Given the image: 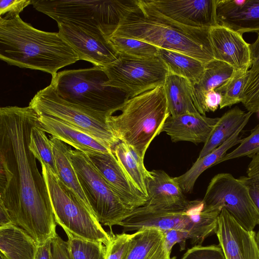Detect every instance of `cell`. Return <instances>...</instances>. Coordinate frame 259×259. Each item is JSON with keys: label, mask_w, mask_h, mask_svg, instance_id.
<instances>
[{"label": "cell", "mask_w": 259, "mask_h": 259, "mask_svg": "<svg viewBox=\"0 0 259 259\" xmlns=\"http://www.w3.org/2000/svg\"><path fill=\"white\" fill-rule=\"evenodd\" d=\"M202 203V200L189 201L187 206L180 210H167L144 205L134 209L120 224L124 233L144 229L162 232L179 230L188 232L192 230L194 214Z\"/></svg>", "instance_id": "4fadbf2b"}, {"label": "cell", "mask_w": 259, "mask_h": 259, "mask_svg": "<svg viewBox=\"0 0 259 259\" xmlns=\"http://www.w3.org/2000/svg\"><path fill=\"white\" fill-rule=\"evenodd\" d=\"M28 147L40 164L49 167L57 176L51 140L46 136V132L41 127L39 122L31 130Z\"/></svg>", "instance_id": "1f68e13d"}, {"label": "cell", "mask_w": 259, "mask_h": 259, "mask_svg": "<svg viewBox=\"0 0 259 259\" xmlns=\"http://www.w3.org/2000/svg\"><path fill=\"white\" fill-rule=\"evenodd\" d=\"M219 119L200 113L169 115L161 132L168 135L173 142L187 141L195 144L205 143Z\"/></svg>", "instance_id": "d6986e66"}, {"label": "cell", "mask_w": 259, "mask_h": 259, "mask_svg": "<svg viewBox=\"0 0 259 259\" xmlns=\"http://www.w3.org/2000/svg\"><path fill=\"white\" fill-rule=\"evenodd\" d=\"M239 178L247 187L259 218V154L251 158L246 176Z\"/></svg>", "instance_id": "74e56055"}, {"label": "cell", "mask_w": 259, "mask_h": 259, "mask_svg": "<svg viewBox=\"0 0 259 259\" xmlns=\"http://www.w3.org/2000/svg\"><path fill=\"white\" fill-rule=\"evenodd\" d=\"M59 33L75 51L79 60L105 67L115 61L118 54L102 34L70 23H58Z\"/></svg>", "instance_id": "5bb4252c"}, {"label": "cell", "mask_w": 259, "mask_h": 259, "mask_svg": "<svg viewBox=\"0 0 259 259\" xmlns=\"http://www.w3.org/2000/svg\"><path fill=\"white\" fill-rule=\"evenodd\" d=\"M88 155L104 179L127 207L134 209L146 204L147 197L130 181L113 151Z\"/></svg>", "instance_id": "e0dca14e"}, {"label": "cell", "mask_w": 259, "mask_h": 259, "mask_svg": "<svg viewBox=\"0 0 259 259\" xmlns=\"http://www.w3.org/2000/svg\"><path fill=\"white\" fill-rule=\"evenodd\" d=\"M218 24L242 34L259 32V0H217Z\"/></svg>", "instance_id": "ffe728a7"}, {"label": "cell", "mask_w": 259, "mask_h": 259, "mask_svg": "<svg viewBox=\"0 0 259 259\" xmlns=\"http://www.w3.org/2000/svg\"><path fill=\"white\" fill-rule=\"evenodd\" d=\"M72 164L96 218L103 225H119L133 209L127 207L101 175L88 155L70 150Z\"/></svg>", "instance_id": "9c48e42d"}, {"label": "cell", "mask_w": 259, "mask_h": 259, "mask_svg": "<svg viewBox=\"0 0 259 259\" xmlns=\"http://www.w3.org/2000/svg\"><path fill=\"white\" fill-rule=\"evenodd\" d=\"M38 245L31 235L19 226L0 227L2 259H34Z\"/></svg>", "instance_id": "7402d4cb"}, {"label": "cell", "mask_w": 259, "mask_h": 259, "mask_svg": "<svg viewBox=\"0 0 259 259\" xmlns=\"http://www.w3.org/2000/svg\"><path fill=\"white\" fill-rule=\"evenodd\" d=\"M125 259H165L163 233L154 229L136 232Z\"/></svg>", "instance_id": "f546056e"}, {"label": "cell", "mask_w": 259, "mask_h": 259, "mask_svg": "<svg viewBox=\"0 0 259 259\" xmlns=\"http://www.w3.org/2000/svg\"><path fill=\"white\" fill-rule=\"evenodd\" d=\"M52 241L39 245L34 259H53Z\"/></svg>", "instance_id": "f6af8a7d"}, {"label": "cell", "mask_w": 259, "mask_h": 259, "mask_svg": "<svg viewBox=\"0 0 259 259\" xmlns=\"http://www.w3.org/2000/svg\"><path fill=\"white\" fill-rule=\"evenodd\" d=\"M255 233L243 228L226 209H222L215 234L226 259H259Z\"/></svg>", "instance_id": "9a60e30c"}, {"label": "cell", "mask_w": 259, "mask_h": 259, "mask_svg": "<svg viewBox=\"0 0 259 259\" xmlns=\"http://www.w3.org/2000/svg\"><path fill=\"white\" fill-rule=\"evenodd\" d=\"M164 234V247L165 259H176V257H170L173 246L177 243L180 245L181 251L185 249L186 241L189 239V233L179 230H169L162 232Z\"/></svg>", "instance_id": "ab89813d"}, {"label": "cell", "mask_w": 259, "mask_h": 259, "mask_svg": "<svg viewBox=\"0 0 259 259\" xmlns=\"http://www.w3.org/2000/svg\"><path fill=\"white\" fill-rule=\"evenodd\" d=\"M181 259H226L219 245H195L188 249Z\"/></svg>", "instance_id": "f35d334b"}, {"label": "cell", "mask_w": 259, "mask_h": 259, "mask_svg": "<svg viewBox=\"0 0 259 259\" xmlns=\"http://www.w3.org/2000/svg\"><path fill=\"white\" fill-rule=\"evenodd\" d=\"M31 4V0H1L0 17L6 14L5 17L19 15L24 9Z\"/></svg>", "instance_id": "60d3db41"}, {"label": "cell", "mask_w": 259, "mask_h": 259, "mask_svg": "<svg viewBox=\"0 0 259 259\" xmlns=\"http://www.w3.org/2000/svg\"><path fill=\"white\" fill-rule=\"evenodd\" d=\"M210 29L179 26L145 13L138 4L121 20L111 36L141 40L159 48L190 56L205 64L214 60Z\"/></svg>", "instance_id": "3957f363"}, {"label": "cell", "mask_w": 259, "mask_h": 259, "mask_svg": "<svg viewBox=\"0 0 259 259\" xmlns=\"http://www.w3.org/2000/svg\"><path fill=\"white\" fill-rule=\"evenodd\" d=\"M107 40L118 55L143 59L158 57L159 48L146 41L117 36Z\"/></svg>", "instance_id": "4dcf8cb0"}, {"label": "cell", "mask_w": 259, "mask_h": 259, "mask_svg": "<svg viewBox=\"0 0 259 259\" xmlns=\"http://www.w3.org/2000/svg\"><path fill=\"white\" fill-rule=\"evenodd\" d=\"M29 106L38 115L54 117L71 124L112 150L120 142L107 123L108 114L92 111L64 100L59 96L51 83L35 95Z\"/></svg>", "instance_id": "ba28073f"}, {"label": "cell", "mask_w": 259, "mask_h": 259, "mask_svg": "<svg viewBox=\"0 0 259 259\" xmlns=\"http://www.w3.org/2000/svg\"><path fill=\"white\" fill-rule=\"evenodd\" d=\"M259 154V124L253 128L250 134L241 139L239 145L230 153H226L219 161L222 162L247 156L252 158Z\"/></svg>", "instance_id": "e575fe53"}, {"label": "cell", "mask_w": 259, "mask_h": 259, "mask_svg": "<svg viewBox=\"0 0 259 259\" xmlns=\"http://www.w3.org/2000/svg\"><path fill=\"white\" fill-rule=\"evenodd\" d=\"M111 241L106 246V259H125L132 246L135 233L114 234L110 231Z\"/></svg>", "instance_id": "8d00e7d4"}, {"label": "cell", "mask_w": 259, "mask_h": 259, "mask_svg": "<svg viewBox=\"0 0 259 259\" xmlns=\"http://www.w3.org/2000/svg\"><path fill=\"white\" fill-rule=\"evenodd\" d=\"M38 11L57 23H70L92 29L107 39L138 0H31Z\"/></svg>", "instance_id": "5b68a950"}, {"label": "cell", "mask_w": 259, "mask_h": 259, "mask_svg": "<svg viewBox=\"0 0 259 259\" xmlns=\"http://www.w3.org/2000/svg\"><path fill=\"white\" fill-rule=\"evenodd\" d=\"M259 226V225H258ZM255 240L257 244V246L259 249V228L257 232L255 233Z\"/></svg>", "instance_id": "bcb514c9"}, {"label": "cell", "mask_w": 259, "mask_h": 259, "mask_svg": "<svg viewBox=\"0 0 259 259\" xmlns=\"http://www.w3.org/2000/svg\"><path fill=\"white\" fill-rule=\"evenodd\" d=\"M249 77L241 95V103L248 112H259V67L249 71Z\"/></svg>", "instance_id": "d590c367"}, {"label": "cell", "mask_w": 259, "mask_h": 259, "mask_svg": "<svg viewBox=\"0 0 259 259\" xmlns=\"http://www.w3.org/2000/svg\"><path fill=\"white\" fill-rule=\"evenodd\" d=\"M158 57L169 74L185 78L193 85L200 81L204 71L205 64L201 61L179 52L159 48Z\"/></svg>", "instance_id": "83f0119b"}, {"label": "cell", "mask_w": 259, "mask_h": 259, "mask_svg": "<svg viewBox=\"0 0 259 259\" xmlns=\"http://www.w3.org/2000/svg\"><path fill=\"white\" fill-rule=\"evenodd\" d=\"M113 152L130 181L147 197L146 181L150 173L144 165V159L131 147L120 141L114 147Z\"/></svg>", "instance_id": "f1b7e54d"}, {"label": "cell", "mask_w": 259, "mask_h": 259, "mask_svg": "<svg viewBox=\"0 0 259 259\" xmlns=\"http://www.w3.org/2000/svg\"><path fill=\"white\" fill-rule=\"evenodd\" d=\"M41 165L57 224L65 232L106 246L111 241V233L103 228L91 208L66 187L49 167Z\"/></svg>", "instance_id": "52a82bcc"}, {"label": "cell", "mask_w": 259, "mask_h": 259, "mask_svg": "<svg viewBox=\"0 0 259 259\" xmlns=\"http://www.w3.org/2000/svg\"><path fill=\"white\" fill-rule=\"evenodd\" d=\"M38 122L29 106L0 108V206L13 225L41 245L57 233L46 183L28 147L31 130Z\"/></svg>", "instance_id": "6da1fadb"}, {"label": "cell", "mask_w": 259, "mask_h": 259, "mask_svg": "<svg viewBox=\"0 0 259 259\" xmlns=\"http://www.w3.org/2000/svg\"><path fill=\"white\" fill-rule=\"evenodd\" d=\"M253 113L236 106L226 112L219 119L204 143L198 158L202 157L227 141Z\"/></svg>", "instance_id": "d4e9b609"}, {"label": "cell", "mask_w": 259, "mask_h": 259, "mask_svg": "<svg viewBox=\"0 0 259 259\" xmlns=\"http://www.w3.org/2000/svg\"><path fill=\"white\" fill-rule=\"evenodd\" d=\"M221 101V95L216 90L207 92L204 97V107L206 112H214L219 107Z\"/></svg>", "instance_id": "7bdbcfd3"}, {"label": "cell", "mask_w": 259, "mask_h": 259, "mask_svg": "<svg viewBox=\"0 0 259 259\" xmlns=\"http://www.w3.org/2000/svg\"><path fill=\"white\" fill-rule=\"evenodd\" d=\"M258 117H259V112H258Z\"/></svg>", "instance_id": "7dc6e473"}, {"label": "cell", "mask_w": 259, "mask_h": 259, "mask_svg": "<svg viewBox=\"0 0 259 259\" xmlns=\"http://www.w3.org/2000/svg\"><path fill=\"white\" fill-rule=\"evenodd\" d=\"M145 13L179 26L210 28L218 25L217 0H138Z\"/></svg>", "instance_id": "7c38bea8"}, {"label": "cell", "mask_w": 259, "mask_h": 259, "mask_svg": "<svg viewBox=\"0 0 259 259\" xmlns=\"http://www.w3.org/2000/svg\"><path fill=\"white\" fill-rule=\"evenodd\" d=\"M0 58L10 65L50 73L52 78L79 60L59 32L35 28L19 15L0 17Z\"/></svg>", "instance_id": "7a4b0ae2"}, {"label": "cell", "mask_w": 259, "mask_h": 259, "mask_svg": "<svg viewBox=\"0 0 259 259\" xmlns=\"http://www.w3.org/2000/svg\"><path fill=\"white\" fill-rule=\"evenodd\" d=\"M53 259H70L66 241L58 234L52 240Z\"/></svg>", "instance_id": "b9f144b4"}, {"label": "cell", "mask_w": 259, "mask_h": 259, "mask_svg": "<svg viewBox=\"0 0 259 259\" xmlns=\"http://www.w3.org/2000/svg\"><path fill=\"white\" fill-rule=\"evenodd\" d=\"M248 121L244 122L240 127L227 141L206 155L198 158L191 167L184 174L174 177L184 193H190L200 175L209 167L218 164L220 159L232 147L241 141L240 133Z\"/></svg>", "instance_id": "603a6c76"}, {"label": "cell", "mask_w": 259, "mask_h": 259, "mask_svg": "<svg viewBox=\"0 0 259 259\" xmlns=\"http://www.w3.org/2000/svg\"><path fill=\"white\" fill-rule=\"evenodd\" d=\"M38 120L46 133L87 155L113 151L92 136L57 118L41 114Z\"/></svg>", "instance_id": "44dd1931"}, {"label": "cell", "mask_w": 259, "mask_h": 259, "mask_svg": "<svg viewBox=\"0 0 259 259\" xmlns=\"http://www.w3.org/2000/svg\"><path fill=\"white\" fill-rule=\"evenodd\" d=\"M249 47L251 66L249 71L252 72L259 67V32L256 40Z\"/></svg>", "instance_id": "ee69618b"}, {"label": "cell", "mask_w": 259, "mask_h": 259, "mask_svg": "<svg viewBox=\"0 0 259 259\" xmlns=\"http://www.w3.org/2000/svg\"><path fill=\"white\" fill-rule=\"evenodd\" d=\"M205 209H226L247 231H253L259 218L246 185L227 172L219 173L210 180L202 199Z\"/></svg>", "instance_id": "30bf717a"}, {"label": "cell", "mask_w": 259, "mask_h": 259, "mask_svg": "<svg viewBox=\"0 0 259 259\" xmlns=\"http://www.w3.org/2000/svg\"><path fill=\"white\" fill-rule=\"evenodd\" d=\"M234 71L233 68L229 64L215 59L205 64L202 77L194 85V104L201 114H206L204 107L205 95L224 84L232 76Z\"/></svg>", "instance_id": "484cf974"}, {"label": "cell", "mask_w": 259, "mask_h": 259, "mask_svg": "<svg viewBox=\"0 0 259 259\" xmlns=\"http://www.w3.org/2000/svg\"><path fill=\"white\" fill-rule=\"evenodd\" d=\"M1 259H2V258H1Z\"/></svg>", "instance_id": "c3c4849f"}, {"label": "cell", "mask_w": 259, "mask_h": 259, "mask_svg": "<svg viewBox=\"0 0 259 259\" xmlns=\"http://www.w3.org/2000/svg\"><path fill=\"white\" fill-rule=\"evenodd\" d=\"M170 115L163 85L127 99L107 116L114 136L143 159Z\"/></svg>", "instance_id": "277c9868"}, {"label": "cell", "mask_w": 259, "mask_h": 259, "mask_svg": "<svg viewBox=\"0 0 259 259\" xmlns=\"http://www.w3.org/2000/svg\"><path fill=\"white\" fill-rule=\"evenodd\" d=\"M70 259H106V246L100 242L79 238L65 232Z\"/></svg>", "instance_id": "d6a6232c"}, {"label": "cell", "mask_w": 259, "mask_h": 259, "mask_svg": "<svg viewBox=\"0 0 259 259\" xmlns=\"http://www.w3.org/2000/svg\"><path fill=\"white\" fill-rule=\"evenodd\" d=\"M150 173L146 181L145 205L167 210H180L187 206L189 200L174 178L161 169H154Z\"/></svg>", "instance_id": "ac0fdd59"}, {"label": "cell", "mask_w": 259, "mask_h": 259, "mask_svg": "<svg viewBox=\"0 0 259 259\" xmlns=\"http://www.w3.org/2000/svg\"><path fill=\"white\" fill-rule=\"evenodd\" d=\"M108 80L106 86L117 89L128 98L163 85L168 71L158 58L143 59L119 55L103 67Z\"/></svg>", "instance_id": "8fae6325"}, {"label": "cell", "mask_w": 259, "mask_h": 259, "mask_svg": "<svg viewBox=\"0 0 259 259\" xmlns=\"http://www.w3.org/2000/svg\"><path fill=\"white\" fill-rule=\"evenodd\" d=\"M249 74V70L234 71L227 81L215 89L221 95L220 109L241 103V95L248 79Z\"/></svg>", "instance_id": "836d02e7"}, {"label": "cell", "mask_w": 259, "mask_h": 259, "mask_svg": "<svg viewBox=\"0 0 259 259\" xmlns=\"http://www.w3.org/2000/svg\"><path fill=\"white\" fill-rule=\"evenodd\" d=\"M50 139L53 147L57 177L82 202L91 208L71 161L70 150L71 148L67 144L53 136H51Z\"/></svg>", "instance_id": "4316f807"}, {"label": "cell", "mask_w": 259, "mask_h": 259, "mask_svg": "<svg viewBox=\"0 0 259 259\" xmlns=\"http://www.w3.org/2000/svg\"><path fill=\"white\" fill-rule=\"evenodd\" d=\"M163 87L170 115L199 112L194 102V85L188 80L168 73Z\"/></svg>", "instance_id": "cb8c5ba5"}, {"label": "cell", "mask_w": 259, "mask_h": 259, "mask_svg": "<svg viewBox=\"0 0 259 259\" xmlns=\"http://www.w3.org/2000/svg\"><path fill=\"white\" fill-rule=\"evenodd\" d=\"M108 80L103 67L94 66L60 71L51 83L64 100L108 115L128 98L120 90L106 86Z\"/></svg>", "instance_id": "8992f818"}, {"label": "cell", "mask_w": 259, "mask_h": 259, "mask_svg": "<svg viewBox=\"0 0 259 259\" xmlns=\"http://www.w3.org/2000/svg\"><path fill=\"white\" fill-rule=\"evenodd\" d=\"M242 35L220 24L210 28L209 39L214 59L229 64L234 71H248L251 66L250 44Z\"/></svg>", "instance_id": "2e32d148"}]
</instances>
